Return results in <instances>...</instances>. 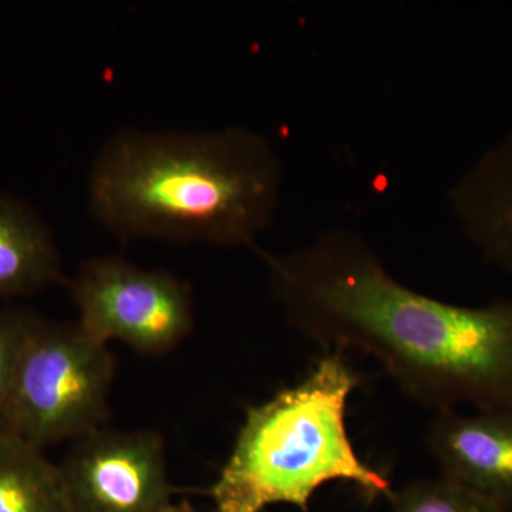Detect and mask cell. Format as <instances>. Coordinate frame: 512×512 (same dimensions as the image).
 Wrapping results in <instances>:
<instances>
[{
    "label": "cell",
    "instance_id": "8fae6325",
    "mask_svg": "<svg viewBox=\"0 0 512 512\" xmlns=\"http://www.w3.org/2000/svg\"><path fill=\"white\" fill-rule=\"evenodd\" d=\"M389 512H504L444 477L417 478L393 491Z\"/></svg>",
    "mask_w": 512,
    "mask_h": 512
},
{
    "label": "cell",
    "instance_id": "ba28073f",
    "mask_svg": "<svg viewBox=\"0 0 512 512\" xmlns=\"http://www.w3.org/2000/svg\"><path fill=\"white\" fill-rule=\"evenodd\" d=\"M448 204L468 241L512 275V131L457 178Z\"/></svg>",
    "mask_w": 512,
    "mask_h": 512
},
{
    "label": "cell",
    "instance_id": "6da1fadb",
    "mask_svg": "<svg viewBox=\"0 0 512 512\" xmlns=\"http://www.w3.org/2000/svg\"><path fill=\"white\" fill-rule=\"evenodd\" d=\"M259 254L289 325L328 352L375 357L407 397L437 413L512 409V296L481 306L431 298L342 227L286 254Z\"/></svg>",
    "mask_w": 512,
    "mask_h": 512
},
{
    "label": "cell",
    "instance_id": "30bf717a",
    "mask_svg": "<svg viewBox=\"0 0 512 512\" xmlns=\"http://www.w3.org/2000/svg\"><path fill=\"white\" fill-rule=\"evenodd\" d=\"M0 512H72L45 450L0 430Z\"/></svg>",
    "mask_w": 512,
    "mask_h": 512
},
{
    "label": "cell",
    "instance_id": "5b68a950",
    "mask_svg": "<svg viewBox=\"0 0 512 512\" xmlns=\"http://www.w3.org/2000/svg\"><path fill=\"white\" fill-rule=\"evenodd\" d=\"M77 322L99 342L119 340L143 355L177 348L194 329L191 286L173 272L123 256L87 259L66 279Z\"/></svg>",
    "mask_w": 512,
    "mask_h": 512
},
{
    "label": "cell",
    "instance_id": "3957f363",
    "mask_svg": "<svg viewBox=\"0 0 512 512\" xmlns=\"http://www.w3.org/2000/svg\"><path fill=\"white\" fill-rule=\"evenodd\" d=\"M359 376L343 352L320 357L301 382L249 407L227 463L212 484L214 512H264L286 504L309 512L316 491L333 481L366 500H389V477L357 456L346 409Z\"/></svg>",
    "mask_w": 512,
    "mask_h": 512
},
{
    "label": "cell",
    "instance_id": "4fadbf2b",
    "mask_svg": "<svg viewBox=\"0 0 512 512\" xmlns=\"http://www.w3.org/2000/svg\"><path fill=\"white\" fill-rule=\"evenodd\" d=\"M164 512H198L194 510L188 503H174L171 507H168Z\"/></svg>",
    "mask_w": 512,
    "mask_h": 512
},
{
    "label": "cell",
    "instance_id": "52a82bcc",
    "mask_svg": "<svg viewBox=\"0 0 512 512\" xmlns=\"http://www.w3.org/2000/svg\"><path fill=\"white\" fill-rule=\"evenodd\" d=\"M426 444L441 477L512 512V409L437 413Z\"/></svg>",
    "mask_w": 512,
    "mask_h": 512
},
{
    "label": "cell",
    "instance_id": "277c9868",
    "mask_svg": "<svg viewBox=\"0 0 512 512\" xmlns=\"http://www.w3.org/2000/svg\"><path fill=\"white\" fill-rule=\"evenodd\" d=\"M114 370L107 345L77 320L37 319L13 372L5 430L45 450L101 429Z\"/></svg>",
    "mask_w": 512,
    "mask_h": 512
},
{
    "label": "cell",
    "instance_id": "9c48e42d",
    "mask_svg": "<svg viewBox=\"0 0 512 512\" xmlns=\"http://www.w3.org/2000/svg\"><path fill=\"white\" fill-rule=\"evenodd\" d=\"M66 282L52 229L18 197L0 192V299Z\"/></svg>",
    "mask_w": 512,
    "mask_h": 512
},
{
    "label": "cell",
    "instance_id": "7a4b0ae2",
    "mask_svg": "<svg viewBox=\"0 0 512 512\" xmlns=\"http://www.w3.org/2000/svg\"><path fill=\"white\" fill-rule=\"evenodd\" d=\"M284 163L251 128L114 131L90 167L94 220L121 241L254 248L274 222Z\"/></svg>",
    "mask_w": 512,
    "mask_h": 512
},
{
    "label": "cell",
    "instance_id": "7c38bea8",
    "mask_svg": "<svg viewBox=\"0 0 512 512\" xmlns=\"http://www.w3.org/2000/svg\"><path fill=\"white\" fill-rule=\"evenodd\" d=\"M37 319L25 309L0 308V430H5V409L16 362Z\"/></svg>",
    "mask_w": 512,
    "mask_h": 512
},
{
    "label": "cell",
    "instance_id": "8992f818",
    "mask_svg": "<svg viewBox=\"0 0 512 512\" xmlns=\"http://www.w3.org/2000/svg\"><path fill=\"white\" fill-rule=\"evenodd\" d=\"M56 466L72 512H164L174 504L157 431L101 427L74 440Z\"/></svg>",
    "mask_w": 512,
    "mask_h": 512
}]
</instances>
